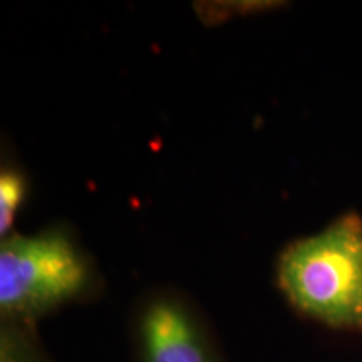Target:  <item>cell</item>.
Segmentation results:
<instances>
[{
  "label": "cell",
  "mask_w": 362,
  "mask_h": 362,
  "mask_svg": "<svg viewBox=\"0 0 362 362\" xmlns=\"http://www.w3.org/2000/svg\"><path fill=\"white\" fill-rule=\"evenodd\" d=\"M277 6V2H210L206 4V7L198 6V11H205L206 13L203 16V19L206 22L218 21L221 12H225V17H228L230 13H250V12H262L265 8H274Z\"/></svg>",
  "instance_id": "cell-6"
},
{
  "label": "cell",
  "mask_w": 362,
  "mask_h": 362,
  "mask_svg": "<svg viewBox=\"0 0 362 362\" xmlns=\"http://www.w3.org/2000/svg\"><path fill=\"white\" fill-rule=\"evenodd\" d=\"M27 193V181L21 170L4 166L0 173V235H11L13 220Z\"/></svg>",
  "instance_id": "cell-4"
},
{
  "label": "cell",
  "mask_w": 362,
  "mask_h": 362,
  "mask_svg": "<svg viewBox=\"0 0 362 362\" xmlns=\"http://www.w3.org/2000/svg\"><path fill=\"white\" fill-rule=\"evenodd\" d=\"M143 362H216L192 310L171 296H156L138 317Z\"/></svg>",
  "instance_id": "cell-3"
},
{
  "label": "cell",
  "mask_w": 362,
  "mask_h": 362,
  "mask_svg": "<svg viewBox=\"0 0 362 362\" xmlns=\"http://www.w3.org/2000/svg\"><path fill=\"white\" fill-rule=\"evenodd\" d=\"M277 284L298 314L362 334V216L347 211L288 243L279 255Z\"/></svg>",
  "instance_id": "cell-1"
},
{
  "label": "cell",
  "mask_w": 362,
  "mask_h": 362,
  "mask_svg": "<svg viewBox=\"0 0 362 362\" xmlns=\"http://www.w3.org/2000/svg\"><path fill=\"white\" fill-rule=\"evenodd\" d=\"M27 327L29 325L11 322L2 324L0 362H45Z\"/></svg>",
  "instance_id": "cell-5"
},
{
  "label": "cell",
  "mask_w": 362,
  "mask_h": 362,
  "mask_svg": "<svg viewBox=\"0 0 362 362\" xmlns=\"http://www.w3.org/2000/svg\"><path fill=\"white\" fill-rule=\"evenodd\" d=\"M93 277L83 248L61 230L11 233L0 243L2 322L34 324L88 292Z\"/></svg>",
  "instance_id": "cell-2"
}]
</instances>
